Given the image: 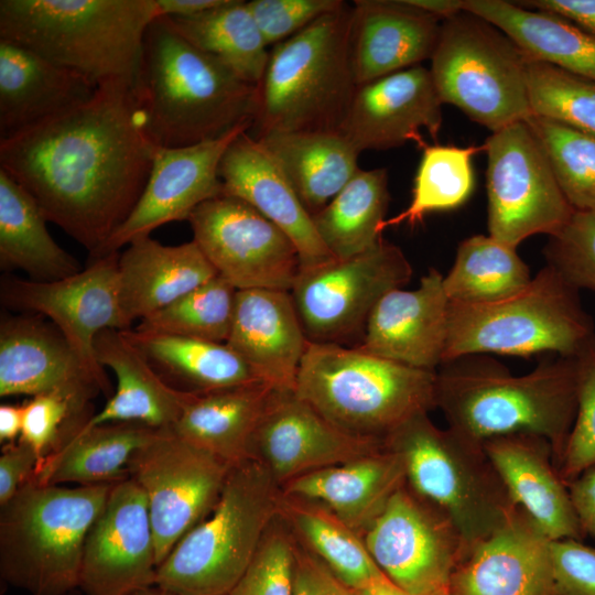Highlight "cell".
Returning a JSON list of instances; mask_svg holds the SVG:
<instances>
[{"instance_id": "1", "label": "cell", "mask_w": 595, "mask_h": 595, "mask_svg": "<svg viewBox=\"0 0 595 595\" xmlns=\"http://www.w3.org/2000/svg\"><path fill=\"white\" fill-rule=\"evenodd\" d=\"M156 147L134 87L109 83L90 99L0 139V169L47 221L96 258L137 205Z\"/></svg>"}, {"instance_id": "2", "label": "cell", "mask_w": 595, "mask_h": 595, "mask_svg": "<svg viewBox=\"0 0 595 595\" xmlns=\"http://www.w3.org/2000/svg\"><path fill=\"white\" fill-rule=\"evenodd\" d=\"M134 93L145 129L158 147L219 139L253 125L258 87L156 17L145 32Z\"/></svg>"}, {"instance_id": "3", "label": "cell", "mask_w": 595, "mask_h": 595, "mask_svg": "<svg viewBox=\"0 0 595 595\" xmlns=\"http://www.w3.org/2000/svg\"><path fill=\"white\" fill-rule=\"evenodd\" d=\"M441 366L435 408L448 428L480 443L516 433L540 435L551 443L558 468L576 415V356L556 355L523 376L476 355Z\"/></svg>"}, {"instance_id": "4", "label": "cell", "mask_w": 595, "mask_h": 595, "mask_svg": "<svg viewBox=\"0 0 595 595\" xmlns=\"http://www.w3.org/2000/svg\"><path fill=\"white\" fill-rule=\"evenodd\" d=\"M156 0H1L0 40L32 50L97 86L134 87Z\"/></svg>"}, {"instance_id": "5", "label": "cell", "mask_w": 595, "mask_h": 595, "mask_svg": "<svg viewBox=\"0 0 595 595\" xmlns=\"http://www.w3.org/2000/svg\"><path fill=\"white\" fill-rule=\"evenodd\" d=\"M353 6L344 1L269 51L248 131H338L357 85L349 56Z\"/></svg>"}, {"instance_id": "6", "label": "cell", "mask_w": 595, "mask_h": 595, "mask_svg": "<svg viewBox=\"0 0 595 595\" xmlns=\"http://www.w3.org/2000/svg\"><path fill=\"white\" fill-rule=\"evenodd\" d=\"M436 371L357 347L307 343L294 393L340 430L385 441L411 416L435 408Z\"/></svg>"}, {"instance_id": "7", "label": "cell", "mask_w": 595, "mask_h": 595, "mask_svg": "<svg viewBox=\"0 0 595 595\" xmlns=\"http://www.w3.org/2000/svg\"><path fill=\"white\" fill-rule=\"evenodd\" d=\"M112 485L66 487L33 478L23 485L0 506L2 580L31 595H67L78 587L86 537Z\"/></svg>"}, {"instance_id": "8", "label": "cell", "mask_w": 595, "mask_h": 595, "mask_svg": "<svg viewBox=\"0 0 595 595\" xmlns=\"http://www.w3.org/2000/svg\"><path fill=\"white\" fill-rule=\"evenodd\" d=\"M281 486L258 461L229 470L210 512L156 570L155 586L173 595H229L280 516Z\"/></svg>"}, {"instance_id": "9", "label": "cell", "mask_w": 595, "mask_h": 595, "mask_svg": "<svg viewBox=\"0 0 595 595\" xmlns=\"http://www.w3.org/2000/svg\"><path fill=\"white\" fill-rule=\"evenodd\" d=\"M383 443L401 458L405 485L452 521L464 553L501 528L519 507L483 443L451 428L439 429L428 412L408 419Z\"/></svg>"}, {"instance_id": "10", "label": "cell", "mask_w": 595, "mask_h": 595, "mask_svg": "<svg viewBox=\"0 0 595 595\" xmlns=\"http://www.w3.org/2000/svg\"><path fill=\"white\" fill-rule=\"evenodd\" d=\"M594 335L580 290L545 264L523 290L507 299L487 304L450 301L443 364L485 353L576 356Z\"/></svg>"}, {"instance_id": "11", "label": "cell", "mask_w": 595, "mask_h": 595, "mask_svg": "<svg viewBox=\"0 0 595 595\" xmlns=\"http://www.w3.org/2000/svg\"><path fill=\"white\" fill-rule=\"evenodd\" d=\"M528 60L502 31L462 10L442 21L430 73L443 104L496 132L532 116Z\"/></svg>"}, {"instance_id": "12", "label": "cell", "mask_w": 595, "mask_h": 595, "mask_svg": "<svg viewBox=\"0 0 595 595\" xmlns=\"http://www.w3.org/2000/svg\"><path fill=\"white\" fill-rule=\"evenodd\" d=\"M484 147L489 236L517 248L530 236L561 231L575 210L528 122L493 132Z\"/></svg>"}, {"instance_id": "13", "label": "cell", "mask_w": 595, "mask_h": 595, "mask_svg": "<svg viewBox=\"0 0 595 595\" xmlns=\"http://www.w3.org/2000/svg\"><path fill=\"white\" fill-rule=\"evenodd\" d=\"M412 272L403 251L382 238L357 256L301 267L290 292L306 338L344 345L363 337L378 301L407 284Z\"/></svg>"}, {"instance_id": "14", "label": "cell", "mask_w": 595, "mask_h": 595, "mask_svg": "<svg viewBox=\"0 0 595 595\" xmlns=\"http://www.w3.org/2000/svg\"><path fill=\"white\" fill-rule=\"evenodd\" d=\"M232 465L190 443L172 428L131 457L129 477L142 488L149 507L158 566L177 542L215 506Z\"/></svg>"}, {"instance_id": "15", "label": "cell", "mask_w": 595, "mask_h": 595, "mask_svg": "<svg viewBox=\"0 0 595 595\" xmlns=\"http://www.w3.org/2000/svg\"><path fill=\"white\" fill-rule=\"evenodd\" d=\"M187 220L217 275L236 290L291 291L301 268L299 251L251 205L219 195L196 207Z\"/></svg>"}, {"instance_id": "16", "label": "cell", "mask_w": 595, "mask_h": 595, "mask_svg": "<svg viewBox=\"0 0 595 595\" xmlns=\"http://www.w3.org/2000/svg\"><path fill=\"white\" fill-rule=\"evenodd\" d=\"M382 573L411 595L450 593L464 543L452 521L405 484L363 536Z\"/></svg>"}, {"instance_id": "17", "label": "cell", "mask_w": 595, "mask_h": 595, "mask_svg": "<svg viewBox=\"0 0 595 595\" xmlns=\"http://www.w3.org/2000/svg\"><path fill=\"white\" fill-rule=\"evenodd\" d=\"M120 252L91 258L88 267L56 281L40 282L17 277L2 278L3 306L47 317L64 336L83 364L98 378L109 381L95 356L94 342L105 329H129L119 300Z\"/></svg>"}, {"instance_id": "18", "label": "cell", "mask_w": 595, "mask_h": 595, "mask_svg": "<svg viewBox=\"0 0 595 595\" xmlns=\"http://www.w3.org/2000/svg\"><path fill=\"white\" fill-rule=\"evenodd\" d=\"M156 550L148 501L131 477L113 483L84 544L85 595H131L155 586Z\"/></svg>"}, {"instance_id": "19", "label": "cell", "mask_w": 595, "mask_h": 595, "mask_svg": "<svg viewBox=\"0 0 595 595\" xmlns=\"http://www.w3.org/2000/svg\"><path fill=\"white\" fill-rule=\"evenodd\" d=\"M383 448V441L340 430L294 391L275 390L252 437L250 458L260 462L282 487L303 474Z\"/></svg>"}, {"instance_id": "20", "label": "cell", "mask_w": 595, "mask_h": 595, "mask_svg": "<svg viewBox=\"0 0 595 595\" xmlns=\"http://www.w3.org/2000/svg\"><path fill=\"white\" fill-rule=\"evenodd\" d=\"M110 382L94 375L53 324L39 315L2 316L0 324V396L56 393L77 415Z\"/></svg>"}, {"instance_id": "21", "label": "cell", "mask_w": 595, "mask_h": 595, "mask_svg": "<svg viewBox=\"0 0 595 595\" xmlns=\"http://www.w3.org/2000/svg\"><path fill=\"white\" fill-rule=\"evenodd\" d=\"M249 130V126L239 127L219 139L188 147H156L147 185L137 205L109 237L98 257L148 237L162 225L187 220L201 204L221 195L220 160L229 144Z\"/></svg>"}, {"instance_id": "22", "label": "cell", "mask_w": 595, "mask_h": 595, "mask_svg": "<svg viewBox=\"0 0 595 595\" xmlns=\"http://www.w3.org/2000/svg\"><path fill=\"white\" fill-rule=\"evenodd\" d=\"M442 104L430 69L420 64L357 86L338 132L359 153L411 141L423 149L421 130L436 139Z\"/></svg>"}, {"instance_id": "23", "label": "cell", "mask_w": 595, "mask_h": 595, "mask_svg": "<svg viewBox=\"0 0 595 595\" xmlns=\"http://www.w3.org/2000/svg\"><path fill=\"white\" fill-rule=\"evenodd\" d=\"M444 277L430 269L419 286L387 292L372 309L357 348L409 367L435 371L443 364L450 300Z\"/></svg>"}, {"instance_id": "24", "label": "cell", "mask_w": 595, "mask_h": 595, "mask_svg": "<svg viewBox=\"0 0 595 595\" xmlns=\"http://www.w3.org/2000/svg\"><path fill=\"white\" fill-rule=\"evenodd\" d=\"M550 540L520 507L462 556L452 595H552Z\"/></svg>"}, {"instance_id": "25", "label": "cell", "mask_w": 595, "mask_h": 595, "mask_svg": "<svg viewBox=\"0 0 595 595\" xmlns=\"http://www.w3.org/2000/svg\"><path fill=\"white\" fill-rule=\"evenodd\" d=\"M218 175L221 195L245 201L285 232L299 251L301 267L334 258L278 163L248 131L229 144Z\"/></svg>"}, {"instance_id": "26", "label": "cell", "mask_w": 595, "mask_h": 595, "mask_svg": "<svg viewBox=\"0 0 595 595\" xmlns=\"http://www.w3.org/2000/svg\"><path fill=\"white\" fill-rule=\"evenodd\" d=\"M349 56L357 86L432 57L442 19L407 0L354 1Z\"/></svg>"}, {"instance_id": "27", "label": "cell", "mask_w": 595, "mask_h": 595, "mask_svg": "<svg viewBox=\"0 0 595 595\" xmlns=\"http://www.w3.org/2000/svg\"><path fill=\"white\" fill-rule=\"evenodd\" d=\"M307 343L290 291L237 290L226 344L262 382L294 391Z\"/></svg>"}, {"instance_id": "28", "label": "cell", "mask_w": 595, "mask_h": 595, "mask_svg": "<svg viewBox=\"0 0 595 595\" xmlns=\"http://www.w3.org/2000/svg\"><path fill=\"white\" fill-rule=\"evenodd\" d=\"M483 446L513 502L550 540L585 538L547 439L516 433L491 437Z\"/></svg>"}, {"instance_id": "29", "label": "cell", "mask_w": 595, "mask_h": 595, "mask_svg": "<svg viewBox=\"0 0 595 595\" xmlns=\"http://www.w3.org/2000/svg\"><path fill=\"white\" fill-rule=\"evenodd\" d=\"M97 88L84 75L0 40V139L90 99Z\"/></svg>"}, {"instance_id": "30", "label": "cell", "mask_w": 595, "mask_h": 595, "mask_svg": "<svg viewBox=\"0 0 595 595\" xmlns=\"http://www.w3.org/2000/svg\"><path fill=\"white\" fill-rule=\"evenodd\" d=\"M405 484L401 458L387 448L285 483L282 494L323 505L361 537Z\"/></svg>"}, {"instance_id": "31", "label": "cell", "mask_w": 595, "mask_h": 595, "mask_svg": "<svg viewBox=\"0 0 595 595\" xmlns=\"http://www.w3.org/2000/svg\"><path fill=\"white\" fill-rule=\"evenodd\" d=\"M217 275L194 240L165 246L150 236L120 253L119 300L130 326Z\"/></svg>"}, {"instance_id": "32", "label": "cell", "mask_w": 595, "mask_h": 595, "mask_svg": "<svg viewBox=\"0 0 595 595\" xmlns=\"http://www.w3.org/2000/svg\"><path fill=\"white\" fill-rule=\"evenodd\" d=\"M94 349L98 364L113 371L117 386L87 425L137 422L164 429L175 424L191 392L170 386L120 329L101 331Z\"/></svg>"}, {"instance_id": "33", "label": "cell", "mask_w": 595, "mask_h": 595, "mask_svg": "<svg viewBox=\"0 0 595 595\" xmlns=\"http://www.w3.org/2000/svg\"><path fill=\"white\" fill-rule=\"evenodd\" d=\"M87 420L66 426L58 446L37 466L32 477L35 482L86 486L128 478L131 457L159 430L137 422L89 426Z\"/></svg>"}, {"instance_id": "34", "label": "cell", "mask_w": 595, "mask_h": 595, "mask_svg": "<svg viewBox=\"0 0 595 595\" xmlns=\"http://www.w3.org/2000/svg\"><path fill=\"white\" fill-rule=\"evenodd\" d=\"M275 390L251 383L192 393L172 430L230 465L250 458L255 432Z\"/></svg>"}, {"instance_id": "35", "label": "cell", "mask_w": 595, "mask_h": 595, "mask_svg": "<svg viewBox=\"0 0 595 595\" xmlns=\"http://www.w3.org/2000/svg\"><path fill=\"white\" fill-rule=\"evenodd\" d=\"M255 139L278 163L311 216L359 169L360 153L338 131H270Z\"/></svg>"}, {"instance_id": "36", "label": "cell", "mask_w": 595, "mask_h": 595, "mask_svg": "<svg viewBox=\"0 0 595 595\" xmlns=\"http://www.w3.org/2000/svg\"><path fill=\"white\" fill-rule=\"evenodd\" d=\"M462 8L502 31L529 60L595 82V37L567 19L504 0H462Z\"/></svg>"}, {"instance_id": "37", "label": "cell", "mask_w": 595, "mask_h": 595, "mask_svg": "<svg viewBox=\"0 0 595 595\" xmlns=\"http://www.w3.org/2000/svg\"><path fill=\"white\" fill-rule=\"evenodd\" d=\"M122 332L154 370L181 391L203 393L262 382L226 343L137 328Z\"/></svg>"}, {"instance_id": "38", "label": "cell", "mask_w": 595, "mask_h": 595, "mask_svg": "<svg viewBox=\"0 0 595 595\" xmlns=\"http://www.w3.org/2000/svg\"><path fill=\"white\" fill-rule=\"evenodd\" d=\"M33 197L0 169V267L19 269L30 280L48 282L82 270L76 258L50 235Z\"/></svg>"}, {"instance_id": "39", "label": "cell", "mask_w": 595, "mask_h": 595, "mask_svg": "<svg viewBox=\"0 0 595 595\" xmlns=\"http://www.w3.org/2000/svg\"><path fill=\"white\" fill-rule=\"evenodd\" d=\"M280 516L299 543L347 587L363 591L387 577L363 537L323 505L282 494Z\"/></svg>"}, {"instance_id": "40", "label": "cell", "mask_w": 595, "mask_h": 595, "mask_svg": "<svg viewBox=\"0 0 595 595\" xmlns=\"http://www.w3.org/2000/svg\"><path fill=\"white\" fill-rule=\"evenodd\" d=\"M386 169L355 173L340 192L312 216L315 229L337 259L363 253L381 240L379 227L389 205Z\"/></svg>"}, {"instance_id": "41", "label": "cell", "mask_w": 595, "mask_h": 595, "mask_svg": "<svg viewBox=\"0 0 595 595\" xmlns=\"http://www.w3.org/2000/svg\"><path fill=\"white\" fill-rule=\"evenodd\" d=\"M166 18L192 45L219 61L245 82L258 86L270 50L246 1L225 0L201 14Z\"/></svg>"}, {"instance_id": "42", "label": "cell", "mask_w": 595, "mask_h": 595, "mask_svg": "<svg viewBox=\"0 0 595 595\" xmlns=\"http://www.w3.org/2000/svg\"><path fill=\"white\" fill-rule=\"evenodd\" d=\"M516 249L490 236L476 235L463 240L453 267L443 279L448 300L487 304L523 290L532 278Z\"/></svg>"}, {"instance_id": "43", "label": "cell", "mask_w": 595, "mask_h": 595, "mask_svg": "<svg viewBox=\"0 0 595 595\" xmlns=\"http://www.w3.org/2000/svg\"><path fill=\"white\" fill-rule=\"evenodd\" d=\"M422 150L409 206L385 219L380 232L403 223L414 226L432 212L456 208L472 194L475 183L472 158L485 151L484 144L466 148L426 144Z\"/></svg>"}, {"instance_id": "44", "label": "cell", "mask_w": 595, "mask_h": 595, "mask_svg": "<svg viewBox=\"0 0 595 595\" xmlns=\"http://www.w3.org/2000/svg\"><path fill=\"white\" fill-rule=\"evenodd\" d=\"M237 290L216 275L162 310L140 321L139 331L226 343Z\"/></svg>"}, {"instance_id": "45", "label": "cell", "mask_w": 595, "mask_h": 595, "mask_svg": "<svg viewBox=\"0 0 595 595\" xmlns=\"http://www.w3.org/2000/svg\"><path fill=\"white\" fill-rule=\"evenodd\" d=\"M526 121L574 210L595 212V136L533 115Z\"/></svg>"}, {"instance_id": "46", "label": "cell", "mask_w": 595, "mask_h": 595, "mask_svg": "<svg viewBox=\"0 0 595 595\" xmlns=\"http://www.w3.org/2000/svg\"><path fill=\"white\" fill-rule=\"evenodd\" d=\"M527 86L533 116L595 136L594 80L528 60Z\"/></svg>"}, {"instance_id": "47", "label": "cell", "mask_w": 595, "mask_h": 595, "mask_svg": "<svg viewBox=\"0 0 595 595\" xmlns=\"http://www.w3.org/2000/svg\"><path fill=\"white\" fill-rule=\"evenodd\" d=\"M295 538L281 516L229 595H294Z\"/></svg>"}, {"instance_id": "48", "label": "cell", "mask_w": 595, "mask_h": 595, "mask_svg": "<svg viewBox=\"0 0 595 595\" xmlns=\"http://www.w3.org/2000/svg\"><path fill=\"white\" fill-rule=\"evenodd\" d=\"M577 408L558 470L569 484L595 465V335L576 355Z\"/></svg>"}, {"instance_id": "49", "label": "cell", "mask_w": 595, "mask_h": 595, "mask_svg": "<svg viewBox=\"0 0 595 595\" xmlns=\"http://www.w3.org/2000/svg\"><path fill=\"white\" fill-rule=\"evenodd\" d=\"M547 264L578 290L595 291V212H575L544 250Z\"/></svg>"}, {"instance_id": "50", "label": "cell", "mask_w": 595, "mask_h": 595, "mask_svg": "<svg viewBox=\"0 0 595 595\" xmlns=\"http://www.w3.org/2000/svg\"><path fill=\"white\" fill-rule=\"evenodd\" d=\"M343 3L342 0H251L247 7L266 44L273 46Z\"/></svg>"}, {"instance_id": "51", "label": "cell", "mask_w": 595, "mask_h": 595, "mask_svg": "<svg viewBox=\"0 0 595 595\" xmlns=\"http://www.w3.org/2000/svg\"><path fill=\"white\" fill-rule=\"evenodd\" d=\"M24 416L20 440L30 445L39 459L37 466L60 444L66 425L77 415L69 401L56 393L31 397L23 402Z\"/></svg>"}, {"instance_id": "52", "label": "cell", "mask_w": 595, "mask_h": 595, "mask_svg": "<svg viewBox=\"0 0 595 595\" xmlns=\"http://www.w3.org/2000/svg\"><path fill=\"white\" fill-rule=\"evenodd\" d=\"M552 595H595V548L573 539L552 540Z\"/></svg>"}, {"instance_id": "53", "label": "cell", "mask_w": 595, "mask_h": 595, "mask_svg": "<svg viewBox=\"0 0 595 595\" xmlns=\"http://www.w3.org/2000/svg\"><path fill=\"white\" fill-rule=\"evenodd\" d=\"M294 595H356L295 539Z\"/></svg>"}, {"instance_id": "54", "label": "cell", "mask_w": 595, "mask_h": 595, "mask_svg": "<svg viewBox=\"0 0 595 595\" xmlns=\"http://www.w3.org/2000/svg\"><path fill=\"white\" fill-rule=\"evenodd\" d=\"M39 459L22 440L2 445L0 455V506L7 504L35 474Z\"/></svg>"}, {"instance_id": "55", "label": "cell", "mask_w": 595, "mask_h": 595, "mask_svg": "<svg viewBox=\"0 0 595 595\" xmlns=\"http://www.w3.org/2000/svg\"><path fill=\"white\" fill-rule=\"evenodd\" d=\"M567 487L584 533L595 538V465L583 470Z\"/></svg>"}, {"instance_id": "56", "label": "cell", "mask_w": 595, "mask_h": 595, "mask_svg": "<svg viewBox=\"0 0 595 595\" xmlns=\"http://www.w3.org/2000/svg\"><path fill=\"white\" fill-rule=\"evenodd\" d=\"M517 3L563 17L595 37V0H529Z\"/></svg>"}, {"instance_id": "57", "label": "cell", "mask_w": 595, "mask_h": 595, "mask_svg": "<svg viewBox=\"0 0 595 595\" xmlns=\"http://www.w3.org/2000/svg\"><path fill=\"white\" fill-rule=\"evenodd\" d=\"M225 0H156L159 15L192 17L223 4Z\"/></svg>"}, {"instance_id": "58", "label": "cell", "mask_w": 595, "mask_h": 595, "mask_svg": "<svg viewBox=\"0 0 595 595\" xmlns=\"http://www.w3.org/2000/svg\"><path fill=\"white\" fill-rule=\"evenodd\" d=\"M24 416L23 403H3L0 405V442H17L22 433Z\"/></svg>"}, {"instance_id": "59", "label": "cell", "mask_w": 595, "mask_h": 595, "mask_svg": "<svg viewBox=\"0 0 595 595\" xmlns=\"http://www.w3.org/2000/svg\"><path fill=\"white\" fill-rule=\"evenodd\" d=\"M410 4L420 8L442 20L455 15L463 10L462 0H407Z\"/></svg>"}, {"instance_id": "60", "label": "cell", "mask_w": 595, "mask_h": 595, "mask_svg": "<svg viewBox=\"0 0 595 595\" xmlns=\"http://www.w3.org/2000/svg\"><path fill=\"white\" fill-rule=\"evenodd\" d=\"M364 595H411L405 592L388 577L372 584L366 589H363Z\"/></svg>"}, {"instance_id": "61", "label": "cell", "mask_w": 595, "mask_h": 595, "mask_svg": "<svg viewBox=\"0 0 595 595\" xmlns=\"http://www.w3.org/2000/svg\"><path fill=\"white\" fill-rule=\"evenodd\" d=\"M131 595H173L166 591L159 588L158 586H151L147 588L139 589Z\"/></svg>"}, {"instance_id": "62", "label": "cell", "mask_w": 595, "mask_h": 595, "mask_svg": "<svg viewBox=\"0 0 595 595\" xmlns=\"http://www.w3.org/2000/svg\"><path fill=\"white\" fill-rule=\"evenodd\" d=\"M356 595H364L363 591H357Z\"/></svg>"}, {"instance_id": "63", "label": "cell", "mask_w": 595, "mask_h": 595, "mask_svg": "<svg viewBox=\"0 0 595 595\" xmlns=\"http://www.w3.org/2000/svg\"><path fill=\"white\" fill-rule=\"evenodd\" d=\"M443 595H452L451 593H446V594H443Z\"/></svg>"}]
</instances>
